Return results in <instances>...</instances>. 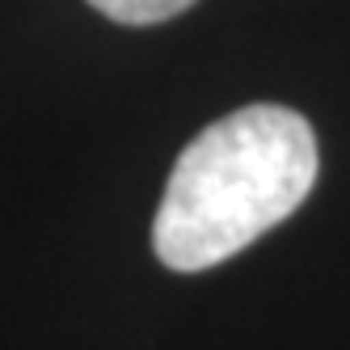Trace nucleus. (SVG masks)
<instances>
[{
    "label": "nucleus",
    "instance_id": "nucleus-1",
    "mask_svg": "<svg viewBox=\"0 0 350 350\" xmlns=\"http://www.w3.org/2000/svg\"><path fill=\"white\" fill-rule=\"evenodd\" d=\"M317 182V135L287 106H245L203 127L173 165L152 249L169 270H211L283 224Z\"/></svg>",
    "mask_w": 350,
    "mask_h": 350
},
{
    "label": "nucleus",
    "instance_id": "nucleus-2",
    "mask_svg": "<svg viewBox=\"0 0 350 350\" xmlns=\"http://www.w3.org/2000/svg\"><path fill=\"white\" fill-rule=\"evenodd\" d=\"M89 5L118 26H157V21L186 13L194 0H89Z\"/></svg>",
    "mask_w": 350,
    "mask_h": 350
}]
</instances>
